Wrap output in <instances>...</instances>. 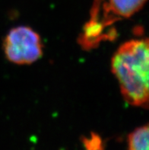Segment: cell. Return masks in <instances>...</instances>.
<instances>
[{
  "mask_svg": "<svg viewBox=\"0 0 149 150\" xmlns=\"http://www.w3.org/2000/svg\"><path fill=\"white\" fill-rule=\"evenodd\" d=\"M149 50L147 38L125 42L114 53L111 70L129 105L148 108Z\"/></svg>",
  "mask_w": 149,
  "mask_h": 150,
  "instance_id": "cell-1",
  "label": "cell"
},
{
  "mask_svg": "<svg viewBox=\"0 0 149 150\" xmlns=\"http://www.w3.org/2000/svg\"><path fill=\"white\" fill-rule=\"evenodd\" d=\"M102 3V14H91V20L84 28L81 44L94 47L106 38L104 30L120 19L128 18L142 9L147 0H97Z\"/></svg>",
  "mask_w": 149,
  "mask_h": 150,
  "instance_id": "cell-2",
  "label": "cell"
},
{
  "mask_svg": "<svg viewBox=\"0 0 149 150\" xmlns=\"http://www.w3.org/2000/svg\"><path fill=\"white\" fill-rule=\"evenodd\" d=\"M3 49L8 60L18 65L34 63L43 55L40 35L26 26L11 29L4 40Z\"/></svg>",
  "mask_w": 149,
  "mask_h": 150,
  "instance_id": "cell-3",
  "label": "cell"
},
{
  "mask_svg": "<svg viewBox=\"0 0 149 150\" xmlns=\"http://www.w3.org/2000/svg\"><path fill=\"white\" fill-rule=\"evenodd\" d=\"M149 129L145 125L137 128L129 137V149H149Z\"/></svg>",
  "mask_w": 149,
  "mask_h": 150,
  "instance_id": "cell-4",
  "label": "cell"
}]
</instances>
